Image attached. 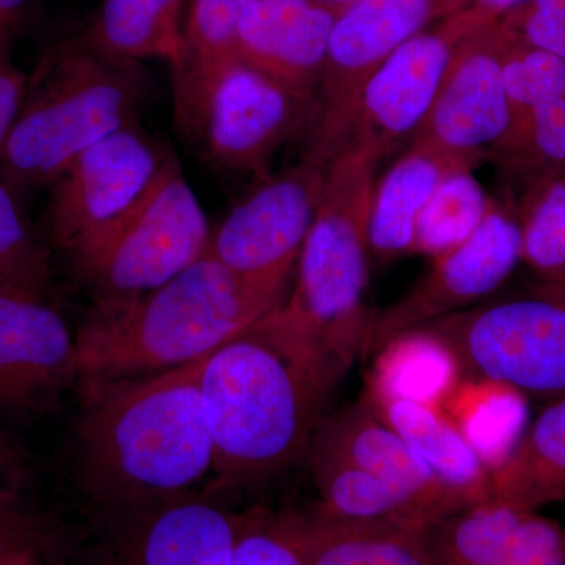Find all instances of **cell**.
<instances>
[{
  "label": "cell",
  "instance_id": "1",
  "mask_svg": "<svg viewBox=\"0 0 565 565\" xmlns=\"http://www.w3.org/2000/svg\"><path fill=\"white\" fill-rule=\"evenodd\" d=\"M204 359L166 373L82 386L77 473L93 505L195 493L212 478L214 452L199 385Z\"/></svg>",
  "mask_w": 565,
  "mask_h": 565
},
{
  "label": "cell",
  "instance_id": "2",
  "mask_svg": "<svg viewBox=\"0 0 565 565\" xmlns=\"http://www.w3.org/2000/svg\"><path fill=\"white\" fill-rule=\"evenodd\" d=\"M270 313L203 360L199 385L214 492L263 484L307 457L334 390Z\"/></svg>",
  "mask_w": 565,
  "mask_h": 565
},
{
  "label": "cell",
  "instance_id": "3",
  "mask_svg": "<svg viewBox=\"0 0 565 565\" xmlns=\"http://www.w3.org/2000/svg\"><path fill=\"white\" fill-rule=\"evenodd\" d=\"M288 286L233 274L204 253L158 289L93 303L76 332L81 386L199 362L280 307Z\"/></svg>",
  "mask_w": 565,
  "mask_h": 565
},
{
  "label": "cell",
  "instance_id": "4",
  "mask_svg": "<svg viewBox=\"0 0 565 565\" xmlns=\"http://www.w3.org/2000/svg\"><path fill=\"white\" fill-rule=\"evenodd\" d=\"M381 159L348 148L327 167L326 191L296 264V281L273 316L303 359L333 386L366 353L367 221Z\"/></svg>",
  "mask_w": 565,
  "mask_h": 565
},
{
  "label": "cell",
  "instance_id": "5",
  "mask_svg": "<svg viewBox=\"0 0 565 565\" xmlns=\"http://www.w3.org/2000/svg\"><path fill=\"white\" fill-rule=\"evenodd\" d=\"M148 95L141 63L96 51L82 32L54 41L28 74L0 177L18 199L50 188L82 152L139 122Z\"/></svg>",
  "mask_w": 565,
  "mask_h": 565
},
{
  "label": "cell",
  "instance_id": "6",
  "mask_svg": "<svg viewBox=\"0 0 565 565\" xmlns=\"http://www.w3.org/2000/svg\"><path fill=\"white\" fill-rule=\"evenodd\" d=\"M211 234L202 203L172 154L131 212L65 258L93 303L117 302L188 269L206 253Z\"/></svg>",
  "mask_w": 565,
  "mask_h": 565
},
{
  "label": "cell",
  "instance_id": "7",
  "mask_svg": "<svg viewBox=\"0 0 565 565\" xmlns=\"http://www.w3.org/2000/svg\"><path fill=\"white\" fill-rule=\"evenodd\" d=\"M416 330L444 344L468 381L550 399L565 394V292L555 286L486 300Z\"/></svg>",
  "mask_w": 565,
  "mask_h": 565
},
{
  "label": "cell",
  "instance_id": "8",
  "mask_svg": "<svg viewBox=\"0 0 565 565\" xmlns=\"http://www.w3.org/2000/svg\"><path fill=\"white\" fill-rule=\"evenodd\" d=\"M459 0H353L341 10L305 128V161L329 167L344 151L364 82L405 41L452 17Z\"/></svg>",
  "mask_w": 565,
  "mask_h": 565
},
{
  "label": "cell",
  "instance_id": "9",
  "mask_svg": "<svg viewBox=\"0 0 565 565\" xmlns=\"http://www.w3.org/2000/svg\"><path fill=\"white\" fill-rule=\"evenodd\" d=\"M310 110L307 99L234 58L212 77L178 129L212 166L263 181L282 145L305 131Z\"/></svg>",
  "mask_w": 565,
  "mask_h": 565
},
{
  "label": "cell",
  "instance_id": "10",
  "mask_svg": "<svg viewBox=\"0 0 565 565\" xmlns=\"http://www.w3.org/2000/svg\"><path fill=\"white\" fill-rule=\"evenodd\" d=\"M172 154L134 122L77 156L47 188L44 228L52 247L68 256L120 222Z\"/></svg>",
  "mask_w": 565,
  "mask_h": 565
},
{
  "label": "cell",
  "instance_id": "11",
  "mask_svg": "<svg viewBox=\"0 0 565 565\" xmlns=\"http://www.w3.org/2000/svg\"><path fill=\"white\" fill-rule=\"evenodd\" d=\"M237 516L196 492L95 505L84 565H232Z\"/></svg>",
  "mask_w": 565,
  "mask_h": 565
},
{
  "label": "cell",
  "instance_id": "12",
  "mask_svg": "<svg viewBox=\"0 0 565 565\" xmlns=\"http://www.w3.org/2000/svg\"><path fill=\"white\" fill-rule=\"evenodd\" d=\"M326 181V167L305 159L263 180L212 232L207 255L245 280L288 286Z\"/></svg>",
  "mask_w": 565,
  "mask_h": 565
},
{
  "label": "cell",
  "instance_id": "13",
  "mask_svg": "<svg viewBox=\"0 0 565 565\" xmlns=\"http://www.w3.org/2000/svg\"><path fill=\"white\" fill-rule=\"evenodd\" d=\"M493 21L467 9L416 33L364 82L349 122L348 148L384 159L414 137L433 107L459 41ZM343 151V152H344Z\"/></svg>",
  "mask_w": 565,
  "mask_h": 565
},
{
  "label": "cell",
  "instance_id": "14",
  "mask_svg": "<svg viewBox=\"0 0 565 565\" xmlns=\"http://www.w3.org/2000/svg\"><path fill=\"white\" fill-rule=\"evenodd\" d=\"M522 262L519 212L492 203L462 244L434 259L429 273L403 299L374 315L366 353L381 351L399 334L489 300Z\"/></svg>",
  "mask_w": 565,
  "mask_h": 565
},
{
  "label": "cell",
  "instance_id": "15",
  "mask_svg": "<svg viewBox=\"0 0 565 565\" xmlns=\"http://www.w3.org/2000/svg\"><path fill=\"white\" fill-rule=\"evenodd\" d=\"M505 50L508 31L500 18L463 36L411 143L490 159V150L511 126L503 77Z\"/></svg>",
  "mask_w": 565,
  "mask_h": 565
},
{
  "label": "cell",
  "instance_id": "16",
  "mask_svg": "<svg viewBox=\"0 0 565 565\" xmlns=\"http://www.w3.org/2000/svg\"><path fill=\"white\" fill-rule=\"evenodd\" d=\"M79 382L76 333L46 297L0 289V415L43 411Z\"/></svg>",
  "mask_w": 565,
  "mask_h": 565
},
{
  "label": "cell",
  "instance_id": "17",
  "mask_svg": "<svg viewBox=\"0 0 565 565\" xmlns=\"http://www.w3.org/2000/svg\"><path fill=\"white\" fill-rule=\"evenodd\" d=\"M418 531L430 565H565L559 523L500 501L435 516Z\"/></svg>",
  "mask_w": 565,
  "mask_h": 565
},
{
  "label": "cell",
  "instance_id": "18",
  "mask_svg": "<svg viewBox=\"0 0 565 565\" xmlns=\"http://www.w3.org/2000/svg\"><path fill=\"white\" fill-rule=\"evenodd\" d=\"M310 446L343 457L377 476L403 498L422 522L468 505L375 414L364 397L323 416Z\"/></svg>",
  "mask_w": 565,
  "mask_h": 565
},
{
  "label": "cell",
  "instance_id": "19",
  "mask_svg": "<svg viewBox=\"0 0 565 565\" xmlns=\"http://www.w3.org/2000/svg\"><path fill=\"white\" fill-rule=\"evenodd\" d=\"M343 9L319 0H252L237 25L234 58L313 104Z\"/></svg>",
  "mask_w": 565,
  "mask_h": 565
},
{
  "label": "cell",
  "instance_id": "20",
  "mask_svg": "<svg viewBox=\"0 0 565 565\" xmlns=\"http://www.w3.org/2000/svg\"><path fill=\"white\" fill-rule=\"evenodd\" d=\"M484 154H457L411 143L408 150L375 182L367 247L381 262L414 252L415 226L435 189L449 174L475 172Z\"/></svg>",
  "mask_w": 565,
  "mask_h": 565
},
{
  "label": "cell",
  "instance_id": "21",
  "mask_svg": "<svg viewBox=\"0 0 565 565\" xmlns=\"http://www.w3.org/2000/svg\"><path fill=\"white\" fill-rule=\"evenodd\" d=\"M281 516L305 565H430L419 523L338 519L316 503Z\"/></svg>",
  "mask_w": 565,
  "mask_h": 565
},
{
  "label": "cell",
  "instance_id": "22",
  "mask_svg": "<svg viewBox=\"0 0 565 565\" xmlns=\"http://www.w3.org/2000/svg\"><path fill=\"white\" fill-rule=\"evenodd\" d=\"M363 397L465 503L492 500L489 468L437 405L371 390Z\"/></svg>",
  "mask_w": 565,
  "mask_h": 565
},
{
  "label": "cell",
  "instance_id": "23",
  "mask_svg": "<svg viewBox=\"0 0 565 565\" xmlns=\"http://www.w3.org/2000/svg\"><path fill=\"white\" fill-rule=\"evenodd\" d=\"M492 500L535 511L565 500V394L553 397L490 471Z\"/></svg>",
  "mask_w": 565,
  "mask_h": 565
},
{
  "label": "cell",
  "instance_id": "24",
  "mask_svg": "<svg viewBox=\"0 0 565 565\" xmlns=\"http://www.w3.org/2000/svg\"><path fill=\"white\" fill-rule=\"evenodd\" d=\"M252 0H191L173 68V115L180 128L218 70L234 61L237 25Z\"/></svg>",
  "mask_w": 565,
  "mask_h": 565
},
{
  "label": "cell",
  "instance_id": "25",
  "mask_svg": "<svg viewBox=\"0 0 565 565\" xmlns=\"http://www.w3.org/2000/svg\"><path fill=\"white\" fill-rule=\"evenodd\" d=\"M184 0H99L82 35L96 51L137 62L177 61Z\"/></svg>",
  "mask_w": 565,
  "mask_h": 565
},
{
  "label": "cell",
  "instance_id": "26",
  "mask_svg": "<svg viewBox=\"0 0 565 565\" xmlns=\"http://www.w3.org/2000/svg\"><path fill=\"white\" fill-rule=\"evenodd\" d=\"M371 392L437 405L455 390L459 367L451 353L422 330L399 334L377 352Z\"/></svg>",
  "mask_w": 565,
  "mask_h": 565
},
{
  "label": "cell",
  "instance_id": "27",
  "mask_svg": "<svg viewBox=\"0 0 565 565\" xmlns=\"http://www.w3.org/2000/svg\"><path fill=\"white\" fill-rule=\"evenodd\" d=\"M318 489V508L345 520L422 523L392 487L343 457L310 446L307 451Z\"/></svg>",
  "mask_w": 565,
  "mask_h": 565
},
{
  "label": "cell",
  "instance_id": "28",
  "mask_svg": "<svg viewBox=\"0 0 565 565\" xmlns=\"http://www.w3.org/2000/svg\"><path fill=\"white\" fill-rule=\"evenodd\" d=\"M492 203L473 172L449 174L419 214L412 253L435 259L452 250L478 228Z\"/></svg>",
  "mask_w": 565,
  "mask_h": 565
},
{
  "label": "cell",
  "instance_id": "29",
  "mask_svg": "<svg viewBox=\"0 0 565 565\" xmlns=\"http://www.w3.org/2000/svg\"><path fill=\"white\" fill-rule=\"evenodd\" d=\"M522 262L544 285L565 292V173L522 195Z\"/></svg>",
  "mask_w": 565,
  "mask_h": 565
},
{
  "label": "cell",
  "instance_id": "30",
  "mask_svg": "<svg viewBox=\"0 0 565 565\" xmlns=\"http://www.w3.org/2000/svg\"><path fill=\"white\" fill-rule=\"evenodd\" d=\"M505 31H508V50H505L503 77L509 110H511V126L503 140L490 152L519 136L535 110L565 96L564 58L526 43L508 28Z\"/></svg>",
  "mask_w": 565,
  "mask_h": 565
},
{
  "label": "cell",
  "instance_id": "31",
  "mask_svg": "<svg viewBox=\"0 0 565 565\" xmlns=\"http://www.w3.org/2000/svg\"><path fill=\"white\" fill-rule=\"evenodd\" d=\"M489 161L522 182L523 193L565 173V96L535 110L523 131L490 152Z\"/></svg>",
  "mask_w": 565,
  "mask_h": 565
},
{
  "label": "cell",
  "instance_id": "32",
  "mask_svg": "<svg viewBox=\"0 0 565 565\" xmlns=\"http://www.w3.org/2000/svg\"><path fill=\"white\" fill-rule=\"evenodd\" d=\"M51 281L50 250L0 177V289L46 297Z\"/></svg>",
  "mask_w": 565,
  "mask_h": 565
},
{
  "label": "cell",
  "instance_id": "33",
  "mask_svg": "<svg viewBox=\"0 0 565 565\" xmlns=\"http://www.w3.org/2000/svg\"><path fill=\"white\" fill-rule=\"evenodd\" d=\"M482 384L486 390L476 388L478 392L462 397L456 426L492 471L519 441V427L523 418L519 397L522 394L505 386Z\"/></svg>",
  "mask_w": 565,
  "mask_h": 565
},
{
  "label": "cell",
  "instance_id": "34",
  "mask_svg": "<svg viewBox=\"0 0 565 565\" xmlns=\"http://www.w3.org/2000/svg\"><path fill=\"white\" fill-rule=\"evenodd\" d=\"M232 565H305L281 514L256 508L237 516Z\"/></svg>",
  "mask_w": 565,
  "mask_h": 565
},
{
  "label": "cell",
  "instance_id": "35",
  "mask_svg": "<svg viewBox=\"0 0 565 565\" xmlns=\"http://www.w3.org/2000/svg\"><path fill=\"white\" fill-rule=\"evenodd\" d=\"M500 20L526 43L565 61V0H527Z\"/></svg>",
  "mask_w": 565,
  "mask_h": 565
},
{
  "label": "cell",
  "instance_id": "36",
  "mask_svg": "<svg viewBox=\"0 0 565 565\" xmlns=\"http://www.w3.org/2000/svg\"><path fill=\"white\" fill-rule=\"evenodd\" d=\"M39 527L22 508L20 492L0 490V565H33Z\"/></svg>",
  "mask_w": 565,
  "mask_h": 565
},
{
  "label": "cell",
  "instance_id": "37",
  "mask_svg": "<svg viewBox=\"0 0 565 565\" xmlns=\"http://www.w3.org/2000/svg\"><path fill=\"white\" fill-rule=\"evenodd\" d=\"M25 84L28 74L22 73L11 61V51L0 50V151L17 120Z\"/></svg>",
  "mask_w": 565,
  "mask_h": 565
},
{
  "label": "cell",
  "instance_id": "38",
  "mask_svg": "<svg viewBox=\"0 0 565 565\" xmlns=\"http://www.w3.org/2000/svg\"><path fill=\"white\" fill-rule=\"evenodd\" d=\"M28 481V465L20 448L0 430V490L21 492Z\"/></svg>",
  "mask_w": 565,
  "mask_h": 565
},
{
  "label": "cell",
  "instance_id": "39",
  "mask_svg": "<svg viewBox=\"0 0 565 565\" xmlns=\"http://www.w3.org/2000/svg\"><path fill=\"white\" fill-rule=\"evenodd\" d=\"M527 0H459L460 9H473L481 11L490 20H498L509 11L519 9Z\"/></svg>",
  "mask_w": 565,
  "mask_h": 565
},
{
  "label": "cell",
  "instance_id": "40",
  "mask_svg": "<svg viewBox=\"0 0 565 565\" xmlns=\"http://www.w3.org/2000/svg\"><path fill=\"white\" fill-rule=\"evenodd\" d=\"M17 39L14 33L11 32L9 22L6 17V0H0V50L11 51V44Z\"/></svg>",
  "mask_w": 565,
  "mask_h": 565
},
{
  "label": "cell",
  "instance_id": "41",
  "mask_svg": "<svg viewBox=\"0 0 565 565\" xmlns=\"http://www.w3.org/2000/svg\"><path fill=\"white\" fill-rule=\"evenodd\" d=\"M319 2L330 3V6L345 7L353 2V0H319Z\"/></svg>",
  "mask_w": 565,
  "mask_h": 565
},
{
  "label": "cell",
  "instance_id": "42",
  "mask_svg": "<svg viewBox=\"0 0 565 565\" xmlns=\"http://www.w3.org/2000/svg\"><path fill=\"white\" fill-rule=\"evenodd\" d=\"M564 542H565V527H564Z\"/></svg>",
  "mask_w": 565,
  "mask_h": 565
}]
</instances>
